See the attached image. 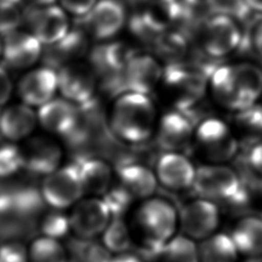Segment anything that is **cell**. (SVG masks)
<instances>
[{
    "mask_svg": "<svg viewBox=\"0 0 262 262\" xmlns=\"http://www.w3.org/2000/svg\"><path fill=\"white\" fill-rule=\"evenodd\" d=\"M37 121L38 117L30 105L24 102L12 104L0 115V133L11 142L18 141L32 134Z\"/></svg>",
    "mask_w": 262,
    "mask_h": 262,
    "instance_id": "cell-23",
    "label": "cell"
},
{
    "mask_svg": "<svg viewBox=\"0 0 262 262\" xmlns=\"http://www.w3.org/2000/svg\"><path fill=\"white\" fill-rule=\"evenodd\" d=\"M253 42H254V46H255L257 52L262 57V21L255 29L254 36H253Z\"/></svg>",
    "mask_w": 262,
    "mask_h": 262,
    "instance_id": "cell-42",
    "label": "cell"
},
{
    "mask_svg": "<svg viewBox=\"0 0 262 262\" xmlns=\"http://www.w3.org/2000/svg\"><path fill=\"white\" fill-rule=\"evenodd\" d=\"M57 89L56 70L47 66L27 72L17 84L20 99L30 106H41L48 102Z\"/></svg>",
    "mask_w": 262,
    "mask_h": 262,
    "instance_id": "cell-17",
    "label": "cell"
},
{
    "mask_svg": "<svg viewBox=\"0 0 262 262\" xmlns=\"http://www.w3.org/2000/svg\"><path fill=\"white\" fill-rule=\"evenodd\" d=\"M243 162L252 175L262 178V140L249 145Z\"/></svg>",
    "mask_w": 262,
    "mask_h": 262,
    "instance_id": "cell-38",
    "label": "cell"
},
{
    "mask_svg": "<svg viewBox=\"0 0 262 262\" xmlns=\"http://www.w3.org/2000/svg\"><path fill=\"white\" fill-rule=\"evenodd\" d=\"M40 190L46 205L64 210L80 201L84 189L78 166L71 163L44 176Z\"/></svg>",
    "mask_w": 262,
    "mask_h": 262,
    "instance_id": "cell-5",
    "label": "cell"
},
{
    "mask_svg": "<svg viewBox=\"0 0 262 262\" xmlns=\"http://www.w3.org/2000/svg\"><path fill=\"white\" fill-rule=\"evenodd\" d=\"M178 213L183 234L193 241L202 242L214 234L220 221V212L215 202L200 196L185 203Z\"/></svg>",
    "mask_w": 262,
    "mask_h": 262,
    "instance_id": "cell-9",
    "label": "cell"
},
{
    "mask_svg": "<svg viewBox=\"0 0 262 262\" xmlns=\"http://www.w3.org/2000/svg\"><path fill=\"white\" fill-rule=\"evenodd\" d=\"M56 73L57 88L63 98L77 105L94 98L98 78L90 63L76 60L60 67Z\"/></svg>",
    "mask_w": 262,
    "mask_h": 262,
    "instance_id": "cell-7",
    "label": "cell"
},
{
    "mask_svg": "<svg viewBox=\"0 0 262 262\" xmlns=\"http://www.w3.org/2000/svg\"><path fill=\"white\" fill-rule=\"evenodd\" d=\"M12 82L6 69L0 66V105L6 103L11 96Z\"/></svg>",
    "mask_w": 262,
    "mask_h": 262,
    "instance_id": "cell-40",
    "label": "cell"
},
{
    "mask_svg": "<svg viewBox=\"0 0 262 262\" xmlns=\"http://www.w3.org/2000/svg\"><path fill=\"white\" fill-rule=\"evenodd\" d=\"M162 262H200L199 247L186 235H175L163 248Z\"/></svg>",
    "mask_w": 262,
    "mask_h": 262,
    "instance_id": "cell-28",
    "label": "cell"
},
{
    "mask_svg": "<svg viewBox=\"0 0 262 262\" xmlns=\"http://www.w3.org/2000/svg\"><path fill=\"white\" fill-rule=\"evenodd\" d=\"M42 213L38 218V233L43 236L59 239L66 237L71 229L70 217L59 209Z\"/></svg>",
    "mask_w": 262,
    "mask_h": 262,
    "instance_id": "cell-32",
    "label": "cell"
},
{
    "mask_svg": "<svg viewBox=\"0 0 262 262\" xmlns=\"http://www.w3.org/2000/svg\"><path fill=\"white\" fill-rule=\"evenodd\" d=\"M251 11L262 12V0H244Z\"/></svg>",
    "mask_w": 262,
    "mask_h": 262,
    "instance_id": "cell-43",
    "label": "cell"
},
{
    "mask_svg": "<svg viewBox=\"0 0 262 262\" xmlns=\"http://www.w3.org/2000/svg\"><path fill=\"white\" fill-rule=\"evenodd\" d=\"M158 60L143 53H133L119 78L120 94L127 91L149 94L163 78Z\"/></svg>",
    "mask_w": 262,
    "mask_h": 262,
    "instance_id": "cell-11",
    "label": "cell"
},
{
    "mask_svg": "<svg viewBox=\"0 0 262 262\" xmlns=\"http://www.w3.org/2000/svg\"><path fill=\"white\" fill-rule=\"evenodd\" d=\"M23 19L26 21L29 32L46 46L57 42L70 31L66 11L54 4L31 5L25 10Z\"/></svg>",
    "mask_w": 262,
    "mask_h": 262,
    "instance_id": "cell-10",
    "label": "cell"
},
{
    "mask_svg": "<svg viewBox=\"0 0 262 262\" xmlns=\"http://www.w3.org/2000/svg\"><path fill=\"white\" fill-rule=\"evenodd\" d=\"M74 164L78 166L84 192L102 196L112 186L113 170L104 160L90 157Z\"/></svg>",
    "mask_w": 262,
    "mask_h": 262,
    "instance_id": "cell-24",
    "label": "cell"
},
{
    "mask_svg": "<svg viewBox=\"0 0 262 262\" xmlns=\"http://www.w3.org/2000/svg\"><path fill=\"white\" fill-rule=\"evenodd\" d=\"M230 236L238 254L249 258L262 256V218L247 216L239 219L232 228Z\"/></svg>",
    "mask_w": 262,
    "mask_h": 262,
    "instance_id": "cell-25",
    "label": "cell"
},
{
    "mask_svg": "<svg viewBox=\"0 0 262 262\" xmlns=\"http://www.w3.org/2000/svg\"><path fill=\"white\" fill-rule=\"evenodd\" d=\"M162 1H165V2H171V3H173V2H178L179 0H162Z\"/></svg>",
    "mask_w": 262,
    "mask_h": 262,
    "instance_id": "cell-48",
    "label": "cell"
},
{
    "mask_svg": "<svg viewBox=\"0 0 262 262\" xmlns=\"http://www.w3.org/2000/svg\"><path fill=\"white\" fill-rule=\"evenodd\" d=\"M236 131L243 139L252 144L262 140V104L252 105L236 112L234 117Z\"/></svg>",
    "mask_w": 262,
    "mask_h": 262,
    "instance_id": "cell-27",
    "label": "cell"
},
{
    "mask_svg": "<svg viewBox=\"0 0 262 262\" xmlns=\"http://www.w3.org/2000/svg\"><path fill=\"white\" fill-rule=\"evenodd\" d=\"M88 47V35L85 31L82 28L70 29L60 40L47 45L43 53V60L45 66L57 71L67 63L81 60L87 53Z\"/></svg>",
    "mask_w": 262,
    "mask_h": 262,
    "instance_id": "cell-22",
    "label": "cell"
},
{
    "mask_svg": "<svg viewBox=\"0 0 262 262\" xmlns=\"http://www.w3.org/2000/svg\"><path fill=\"white\" fill-rule=\"evenodd\" d=\"M194 130L193 123L175 110L165 114L158 122L156 140L165 151H181L190 144Z\"/></svg>",
    "mask_w": 262,
    "mask_h": 262,
    "instance_id": "cell-19",
    "label": "cell"
},
{
    "mask_svg": "<svg viewBox=\"0 0 262 262\" xmlns=\"http://www.w3.org/2000/svg\"><path fill=\"white\" fill-rule=\"evenodd\" d=\"M201 152L215 163L230 160L238 149V141L225 122L217 118L202 120L194 130Z\"/></svg>",
    "mask_w": 262,
    "mask_h": 262,
    "instance_id": "cell-4",
    "label": "cell"
},
{
    "mask_svg": "<svg viewBox=\"0 0 262 262\" xmlns=\"http://www.w3.org/2000/svg\"><path fill=\"white\" fill-rule=\"evenodd\" d=\"M215 13H224L235 18H244L249 11L244 0H212Z\"/></svg>",
    "mask_w": 262,
    "mask_h": 262,
    "instance_id": "cell-37",
    "label": "cell"
},
{
    "mask_svg": "<svg viewBox=\"0 0 262 262\" xmlns=\"http://www.w3.org/2000/svg\"><path fill=\"white\" fill-rule=\"evenodd\" d=\"M209 78L212 94L223 106L237 112L252 105L245 98L233 64L216 67Z\"/></svg>",
    "mask_w": 262,
    "mask_h": 262,
    "instance_id": "cell-21",
    "label": "cell"
},
{
    "mask_svg": "<svg viewBox=\"0 0 262 262\" xmlns=\"http://www.w3.org/2000/svg\"><path fill=\"white\" fill-rule=\"evenodd\" d=\"M21 170H25L21 147L12 142L0 145V178H10Z\"/></svg>",
    "mask_w": 262,
    "mask_h": 262,
    "instance_id": "cell-34",
    "label": "cell"
},
{
    "mask_svg": "<svg viewBox=\"0 0 262 262\" xmlns=\"http://www.w3.org/2000/svg\"><path fill=\"white\" fill-rule=\"evenodd\" d=\"M133 53L131 49L120 42L102 43L90 51L89 63L97 78H102L106 90L112 91L114 89L117 80Z\"/></svg>",
    "mask_w": 262,
    "mask_h": 262,
    "instance_id": "cell-13",
    "label": "cell"
},
{
    "mask_svg": "<svg viewBox=\"0 0 262 262\" xmlns=\"http://www.w3.org/2000/svg\"><path fill=\"white\" fill-rule=\"evenodd\" d=\"M30 262H67L68 253L58 239L39 236L29 248Z\"/></svg>",
    "mask_w": 262,
    "mask_h": 262,
    "instance_id": "cell-31",
    "label": "cell"
},
{
    "mask_svg": "<svg viewBox=\"0 0 262 262\" xmlns=\"http://www.w3.org/2000/svg\"><path fill=\"white\" fill-rule=\"evenodd\" d=\"M69 217L71 229L76 236L94 238L102 234L112 219V214L103 199L94 196L78 201Z\"/></svg>",
    "mask_w": 262,
    "mask_h": 262,
    "instance_id": "cell-12",
    "label": "cell"
},
{
    "mask_svg": "<svg viewBox=\"0 0 262 262\" xmlns=\"http://www.w3.org/2000/svg\"><path fill=\"white\" fill-rule=\"evenodd\" d=\"M111 130L131 144L148 140L157 129V110L148 94L127 91L119 94L111 112Z\"/></svg>",
    "mask_w": 262,
    "mask_h": 262,
    "instance_id": "cell-1",
    "label": "cell"
},
{
    "mask_svg": "<svg viewBox=\"0 0 262 262\" xmlns=\"http://www.w3.org/2000/svg\"><path fill=\"white\" fill-rule=\"evenodd\" d=\"M0 115H1V112H0Z\"/></svg>",
    "mask_w": 262,
    "mask_h": 262,
    "instance_id": "cell-49",
    "label": "cell"
},
{
    "mask_svg": "<svg viewBox=\"0 0 262 262\" xmlns=\"http://www.w3.org/2000/svg\"><path fill=\"white\" fill-rule=\"evenodd\" d=\"M155 43L158 53L162 57L171 60L170 63L177 62V59L183 56L187 48L185 37L175 31H164L155 39Z\"/></svg>",
    "mask_w": 262,
    "mask_h": 262,
    "instance_id": "cell-33",
    "label": "cell"
},
{
    "mask_svg": "<svg viewBox=\"0 0 262 262\" xmlns=\"http://www.w3.org/2000/svg\"><path fill=\"white\" fill-rule=\"evenodd\" d=\"M244 187L245 182L230 167L207 164L196 168L191 188L200 198L230 205Z\"/></svg>",
    "mask_w": 262,
    "mask_h": 262,
    "instance_id": "cell-3",
    "label": "cell"
},
{
    "mask_svg": "<svg viewBox=\"0 0 262 262\" xmlns=\"http://www.w3.org/2000/svg\"><path fill=\"white\" fill-rule=\"evenodd\" d=\"M23 0H0V7L1 8H8L17 6Z\"/></svg>",
    "mask_w": 262,
    "mask_h": 262,
    "instance_id": "cell-44",
    "label": "cell"
},
{
    "mask_svg": "<svg viewBox=\"0 0 262 262\" xmlns=\"http://www.w3.org/2000/svg\"><path fill=\"white\" fill-rule=\"evenodd\" d=\"M235 17L215 13L208 17L202 29V46L213 57L225 56L237 49L243 42V34Z\"/></svg>",
    "mask_w": 262,
    "mask_h": 262,
    "instance_id": "cell-6",
    "label": "cell"
},
{
    "mask_svg": "<svg viewBox=\"0 0 262 262\" xmlns=\"http://www.w3.org/2000/svg\"><path fill=\"white\" fill-rule=\"evenodd\" d=\"M2 56V39H1V35H0V57Z\"/></svg>",
    "mask_w": 262,
    "mask_h": 262,
    "instance_id": "cell-46",
    "label": "cell"
},
{
    "mask_svg": "<svg viewBox=\"0 0 262 262\" xmlns=\"http://www.w3.org/2000/svg\"><path fill=\"white\" fill-rule=\"evenodd\" d=\"M111 262H144L140 255L132 254L130 252L117 254L115 257L112 258Z\"/></svg>",
    "mask_w": 262,
    "mask_h": 262,
    "instance_id": "cell-41",
    "label": "cell"
},
{
    "mask_svg": "<svg viewBox=\"0 0 262 262\" xmlns=\"http://www.w3.org/2000/svg\"><path fill=\"white\" fill-rule=\"evenodd\" d=\"M135 223L142 236L140 252L145 259H159L164 246L176 235L179 213L164 198L142 200L135 212Z\"/></svg>",
    "mask_w": 262,
    "mask_h": 262,
    "instance_id": "cell-2",
    "label": "cell"
},
{
    "mask_svg": "<svg viewBox=\"0 0 262 262\" xmlns=\"http://www.w3.org/2000/svg\"><path fill=\"white\" fill-rule=\"evenodd\" d=\"M31 5L43 6V5H51L54 4L56 0H27Z\"/></svg>",
    "mask_w": 262,
    "mask_h": 262,
    "instance_id": "cell-45",
    "label": "cell"
},
{
    "mask_svg": "<svg viewBox=\"0 0 262 262\" xmlns=\"http://www.w3.org/2000/svg\"><path fill=\"white\" fill-rule=\"evenodd\" d=\"M199 247L200 262H236L238 252L230 234L218 232L203 239Z\"/></svg>",
    "mask_w": 262,
    "mask_h": 262,
    "instance_id": "cell-26",
    "label": "cell"
},
{
    "mask_svg": "<svg viewBox=\"0 0 262 262\" xmlns=\"http://www.w3.org/2000/svg\"><path fill=\"white\" fill-rule=\"evenodd\" d=\"M248 262H261V261H259L257 258H251L250 261H248Z\"/></svg>",
    "mask_w": 262,
    "mask_h": 262,
    "instance_id": "cell-47",
    "label": "cell"
},
{
    "mask_svg": "<svg viewBox=\"0 0 262 262\" xmlns=\"http://www.w3.org/2000/svg\"><path fill=\"white\" fill-rule=\"evenodd\" d=\"M103 201L107 205L112 217H122L135 200L128 190L119 182L113 185L102 195Z\"/></svg>",
    "mask_w": 262,
    "mask_h": 262,
    "instance_id": "cell-35",
    "label": "cell"
},
{
    "mask_svg": "<svg viewBox=\"0 0 262 262\" xmlns=\"http://www.w3.org/2000/svg\"><path fill=\"white\" fill-rule=\"evenodd\" d=\"M119 183L122 184L134 199H147L154 195L158 186L155 171L147 166L121 157L116 164Z\"/></svg>",
    "mask_w": 262,
    "mask_h": 262,
    "instance_id": "cell-20",
    "label": "cell"
},
{
    "mask_svg": "<svg viewBox=\"0 0 262 262\" xmlns=\"http://www.w3.org/2000/svg\"><path fill=\"white\" fill-rule=\"evenodd\" d=\"M29 250L21 239H0V262H29Z\"/></svg>",
    "mask_w": 262,
    "mask_h": 262,
    "instance_id": "cell-36",
    "label": "cell"
},
{
    "mask_svg": "<svg viewBox=\"0 0 262 262\" xmlns=\"http://www.w3.org/2000/svg\"><path fill=\"white\" fill-rule=\"evenodd\" d=\"M102 244L111 253L122 254L130 251L132 238L129 228L122 217H112L102 232Z\"/></svg>",
    "mask_w": 262,
    "mask_h": 262,
    "instance_id": "cell-30",
    "label": "cell"
},
{
    "mask_svg": "<svg viewBox=\"0 0 262 262\" xmlns=\"http://www.w3.org/2000/svg\"><path fill=\"white\" fill-rule=\"evenodd\" d=\"M82 29L98 41L114 38L123 29L126 23V9L120 0H97L94 6L84 16Z\"/></svg>",
    "mask_w": 262,
    "mask_h": 262,
    "instance_id": "cell-8",
    "label": "cell"
},
{
    "mask_svg": "<svg viewBox=\"0 0 262 262\" xmlns=\"http://www.w3.org/2000/svg\"><path fill=\"white\" fill-rule=\"evenodd\" d=\"M37 117L46 131L66 138L77 128L81 112L79 105L66 98H52L39 106Z\"/></svg>",
    "mask_w": 262,
    "mask_h": 262,
    "instance_id": "cell-18",
    "label": "cell"
},
{
    "mask_svg": "<svg viewBox=\"0 0 262 262\" xmlns=\"http://www.w3.org/2000/svg\"><path fill=\"white\" fill-rule=\"evenodd\" d=\"M234 70L245 98L253 104L262 95V69L251 62L234 63Z\"/></svg>",
    "mask_w": 262,
    "mask_h": 262,
    "instance_id": "cell-29",
    "label": "cell"
},
{
    "mask_svg": "<svg viewBox=\"0 0 262 262\" xmlns=\"http://www.w3.org/2000/svg\"><path fill=\"white\" fill-rule=\"evenodd\" d=\"M196 168L180 151H165L156 163L155 174L165 188L175 191L191 188Z\"/></svg>",
    "mask_w": 262,
    "mask_h": 262,
    "instance_id": "cell-15",
    "label": "cell"
},
{
    "mask_svg": "<svg viewBox=\"0 0 262 262\" xmlns=\"http://www.w3.org/2000/svg\"><path fill=\"white\" fill-rule=\"evenodd\" d=\"M97 0H59L60 7L78 17L84 16L94 6Z\"/></svg>",
    "mask_w": 262,
    "mask_h": 262,
    "instance_id": "cell-39",
    "label": "cell"
},
{
    "mask_svg": "<svg viewBox=\"0 0 262 262\" xmlns=\"http://www.w3.org/2000/svg\"><path fill=\"white\" fill-rule=\"evenodd\" d=\"M24 155L25 170L34 176H46L59 168L62 158L60 145L52 138L37 135L20 146Z\"/></svg>",
    "mask_w": 262,
    "mask_h": 262,
    "instance_id": "cell-14",
    "label": "cell"
},
{
    "mask_svg": "<svg viewBox=\"0 0 262 262\" xmlns=\"http://www.w3.org/2000/svg\"><path fill=\"white\" fill-rule=\"evenodd\" d=\"M2 37V58L9 68L28 69L42 55V44L30 32L16 29Z\"/></svg>",
    "mask_w": 262,
    "mask_h": 262,
    "instance_id": "cell-16",
    "label": "cell"
}]
</instances>
